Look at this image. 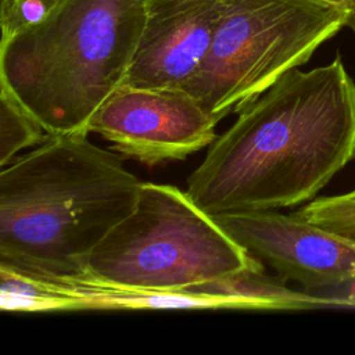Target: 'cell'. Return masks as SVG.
<instances>
[{"mask_svg":"<svg viewBox=\"0 0 355 355\" xmlns=\"http://www.w3.org/2000/svg\"><path fill=\"white\" fill-rule=\"evenodd\" d=\"M355 157V80L341 57L293 68L239 111L187 178L209 215L309 202Z\"/></svg>","mask_w":355,"mask_h":355,"instance_id":"cell-1","label":"cell"},{"mask_svg":"<svg viewBox=\"0 0 355 355\" xmlns=\"http://www.w3.org/2000/svg\"><path fill=\"white\" fill-rule=\"evenodd\" d=\"M143 182L87 132L50 135L0 171V262L83 273L96 245L136 205Z\"/></svg>","mask_w":355,"mask_h":355,"instance_id":"cell-2","label":"cell"},{"mask_svg":"<svg viewBox=\"0 0 355 355\" xmlns=\"http://www.w3.org/2000/svg\"><path fill=\"white\" fill-rule=\"evenodd\" d=\"M146 12L147 0H62L42 22L0 42V86L49 135L87 132L125 82Z\"/></svg>","mask_w":355,"mask_h":355,"instance_id":"cell-3","label":"cell"},{"mask_svg":"<svg viewBox=\"0 0 355 355\" xmlns=\"http://www.w3.org/2000/svg\"><path fill=\"white\" fill-rule=\"evenodd\" d=\"M251 259L187 191L146 182L135 208L90 252L83 273L139 290L179 293L236 273Z\"/></svg>","mask_w":355,"mask_h":355,"instance_id":"cell-4","label":"cell"},{"mask_svg":"<svg viewBox=\"0 0 355 355\" xmlns=\"http://www.w3.org/2000/svg\"><path fill=\"white\" fill-rule=\"evenodd\" d=\"M345 19L347 11L326 0H226L211 47L183 90L220 121L308 62Z\"/></svg>","mask_w":355,"mask_h":355,"instance_id":"cell-5","label":"cell"},{"mask_svg":"<svg viewBox=\"0 0 355 355\" xmlns=\"http://www.w3.org/2000/svg\"><path fill=\"white\" fill-rule=\"evenodd\" d=\"M218 118L183 89H140L122 85L92 116L98 133L119 154L148 166L184 159L218 136Z\"/></svg>","mask_w":355,"mask_h":355,"instance_id":"cell-6","label":"cell"},{"mask_svg":"<svg viewBox=\"0 0 355 355\" xmlns=\"http://www.w3.org/2000/svg\"><path fill=\"white\" fill-rule=\"evenodd\" d=\"M215 220L252 257L283 280L305 288L355 283V241L275 209L215 215Z\"/></svg>","mask_w":355,"mask_h":355,"instance_id":"cell-7","label":"cell"},{"mask_svg":"<svg viewBox=\"0 0 355 355\" xmlns=\"http://www.w3.org/2000/svg\"><path fill=\"white\" fill-rule=\"evenodd\" d=\"M0 305L12 312L83 309H252L248 301L204 293L139 290L87 273H51L0 262Z\"/></svg>","mask_w":355,"mask_h":355,"instance_id":"cell-8","label":"cell"},{"mask_svg":"<svg viewBox=\"0 0 355 355\" xmlns=\"http://www.w3.org/2000/svg\"><path fill=\"white\" fill-rule=\"evenodd\" d=\"M226 0H147L144 26L123 85L183 89L205 58Z\"/></svg>","mask_w":355,"mask_h":355,"instance_id":"cell-9","label":"cell"},{"mask_svg":"<svg viewBox=\"0 0 355 355\" xmlns=\"http://www.w3.org/2000/svg\"><path fill=\"white\" fill-rule=\"evenodd\" d=\"M49 136L40 122L0 86V166L8 165L21 150L40 144Z\"/></svg>","mask_w":355,"mask_h":355,"instance_id":"cell-10","label":"cell"},{"mask_svg":"<svg viewBox=\"0 0 355 355\" xmlns=\"http://www.w3.org/2000/svg\"><path fill=\"white\" fill-rule=\"evenodd\" d=\"M298 216L355 241V189L305 202Z\"/></svg>","mask_w":355,"mask_h":355,"instance_id":"cell-11","label":"cell"},{"mask_svg":"<svg viewBox=\"0 0 355 355\" xmlns=\"http://www.w3.org/2000/svg\"><path fill=\"white\" fill-rule=\"evenodd\" d=\"M62 0H1L0 42L35 26L49 17Z\"/></svg>","mask_w":355,"mask_h":355,"instance_id":"cell-12","label":"cell"},{"mask_svg":"<svg viewBox=\"0 0 355 355\" xmlns=\"http://www.w3.org/2000/svg\"><path fill=\"white\" fill-rule=\"evenodd\" d=\"M341 7L347 11L345 28H349L355 33V0H341Z\"/></svg>","mask_w":355,"mask_h":355,"instance_id":"cell-13","label":"cell"},{"mask_svg":"<svg viewBox=\"0 0 355 355\" xmlns=\"http://www.w3.org/2000/svg\"><path fill=\"white\" fill-rule=\"evenodd\" d=\"M326 1H330V3H334V4L341 6V0H326ZM343 8H344V7H343Z\"/></svg>","mask_w":355,"mask_h":355,"instance_id":"cell-14","label":"cell"}]
</instances>
